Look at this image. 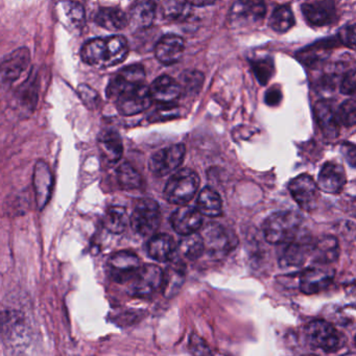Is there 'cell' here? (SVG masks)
I'll return each mask as SVG.
<instances>
[{"mask_svg":"<svg viewBox=\"0 0 356 356\" xmlns=\"http://www.w3.org/2000/svg\"><path fill=\"white\" fill-rule=\"evenodd\" d=\"M128 55V41L122 36L92 39L85 43L81 51V57L85 63L99 68L118 65Z\"/></svg>","mask_w":356,"mask_h":356,"instance_id":"6da1fadb","label":"cell"},{"mask_svg":"<svg viewBox=\"0 0 356 356\" xmlns=\"http://www.w3.org/2000/svg\"><path fill=\"white\" fill-rule=\"evenodd\" d=\"M303 218L291 210L275 212L264 222V234L270 245H284L297 237Z\"/></svg>","mask_w":356,"mask_h":356,"instance_id":"7a4b0ae2","label":"cell"},{"mask_svg":"<svg viewBox=\"0 0 356 356\" xmlns=\"http://www.w3.org/2000/svg\"><path fill=\"white\" fill-rule=\"evenodd\" d=\"M200 177L191 168H182L175 172L166 183L164 197L174 205H186L197 195Z\"/></svg>","mask_w":356,"mask_h":356,"instance_id":"3957f363","label":"cell"},{"mask_svg":"<svg viewBox=\"0 0 356 356\" xmlns=\"http://www.w3.org/2000/svg\"><path fill=\"white\" fill-rule=\"evenodd\" d=\"M307 343L314 349H320L325 353L339 351L345 345V337L332 324L323 320L310 322L305 328Z\"/></svg>","mask_w":356,"mask_h":356,"instance_id":"277c9868","label":"cell"},{"mask_svg":"<svg viewBox=\"0 0 356 356\" xmlns=\"http://www.w3.org/2000/svg\"><path fill=\"white\" fill-rule=\"evenodd\" d=\"M161 218V210L157 202L152 199H141L135 205L130 222L137 234L149 236L159 229Z\"/></svg>","mask_w":356,"mask_h":356,"instance_id":"5b68a950","label":"cell"},{"mask_svg":"<svg viewBox=\"0 0 356 356\" xmlns=\"http://www.w3.org/2000/svg\"><path fill=\"white\" fill-rule=\"evenodd\" d=\"M266 13L264 0H237L230 10V24L236 29L255 28L261 24Z\"/></svg>","mask_w":356,"mask_h":356,"instance_id":"8992f818","label":"cell"},{"mask_svg":"<svg viewBox=\"0 0 356 356\" xmlns=\"http://www.w3.org/2000/svg\"><path fill=\"white\" fill-rule=\"evenodd\" d=\"M163 281V270L156 264H145L137 270L131 279L129 291L138 298L151 297L158 289H161Z\"/></svg>","mask_w":356,"mask_h":356,"instance_id":"52a82bcc","label":"cell"},{"mask_svg":"<svg viewBox=\"0 0 356 356\" xmlns=\"http://www.w3.org/2000/svg\"><path fill=\"white\" fill-rule=\"evenodd\" d=\"M334 276L330 264H312L300 275V291L305 295L321 293L332 283Z\"/></svg>","mask_w":356,"mask_h":356,"instance_id":"ba28073f","label":"cell"},{"mask_svg":"<svg viewBox=\"0 0 356 356\" xmlns=\"http://www.w3.org/2000/svg\"><path fill=\"white\" fill-rule=\"evenodd\" d=\"M201 235L205 250L212 256H225L234 249L237 243L236 237L233 232L216 222L208 224Z\"/></svg>","mask_w":356,"mask_h":356,"instance_id":"9c48e42d","label":"cell"},{"mask_svg":"<svg viewBox=\"0 0 356 356\" xmlns=\"http://www.w3.org/2000/svg\"><path fill=\"white\" fill-rule=\"evenodd\" d=\"M186 149L182 143L170 145L156 152L149 160V170L157 177H164L174 172L184 161Z\"/></svg>","mask_w":356,"mask_h":356,"instance_id":"30bf717a","label":"cell"},{"mask_svg":"<svg viewBox=\"0 0 356 356\" xmlns=\"http://www.w3.org/2000/svg\"><path fill=\"white\" fill-rule=\"evenodd\" d=\"M289 189L296 203L305 211H312L318 206L320 189L309 175L302 174L296 177L289 183Z\"/></svg>","mask_w":356,"mask_h":356,"instance_id":"8fae6325","label":"cell"},{"mask_svg":"<svg viewBox=\"0 0 356 356\" xmlns=\"http://www.w3.org/2000/svg\"><path fill=\"white\" fill-rule=\"evenodd\" d=\"M145 72L139 64L127 66L120 70L110 81L107 87V97L115 101L122 93L145 84Z\"/></svg>","mask_w":356,"mask_h":356,"instance_id":"7c38bea8","label":"cell"},{"mask_svg":"<svg viewBox=\"0 0 356 356\" xmlns=\"http://www.w3.org/2000/svg\"><path fill=\"white\" fill-rule=\"evenodd\" d=\"M140 266L138 256L131 251L118 252L108 261L110 277L118 283L130 282Z\"/></svg>","mask_w":356,"mask_h":356,"instance_id":"4fadbf2b","label":"cell"},{"mask_svg":"<svg viewBox=\"0 0 356 356\" xmlns=\"http://www.w3.org/2000/svg\"><path fill=\"white\" fill-rule=\"evenodd\" d=\"M149 88L145 84L122 93L115 99L118 112L124 116H133L149 109L152 105Z\"/></svg>","mask_w":356,"mask_h":356,"instance_id":"5bb4252c","label":"cell"},{"mask_svg":"<svg viewBox=\"0 0 356 356\" xmlns=\"http://www.w3.org/2000/svg\"><path fill=\"white\" fill-rule=\"evenodd\" d=\"M302 13L312 26H326L335 18V7L332 0H314L303 3Z\"/></svg>","mask_w":356,"mask_h":356,"instance_id":"9a60e30c","label":"cell"},{"mask_svg":"<svg viewBox=\"0 0 356 356\" xmlns=\"http://www.w3.org/2000/svg\"><path fill=\"white\" fill-rule=\"evenodd\" d=\"M347 182V175L341 164L329 161L323 165L318 174V189L326 193H339Z\"/></svg>","mask_w":356,"mask_h":356,"instance_id":"2e32d148","label":"cell"},{"mask_svg":"<svg viewBox=\"0 0 356 356\" xmlns=\"http://www.w3.org/2000/svg\"><path fill=\"white\" fill-rule=\"evenodd\" d=\"M170 222L174 230L184 236L197 232L203 226V218L197 208L182 205L172 214Z\"/></svg>","mask_w":356,"mask_h":356,"instance_id":"e0dca14e","label":"cell"},{"mask_svg":"<svg viewBox=\"0 0 356 356\" xmlns=\"http://www.w3.org/2000/svg\"><path fill=\"white\" fill-rule=\"evenodd\" d=\"M184 49V40L181 37L168 34L158 41L155 47V56L160 63L172 65L181 59Z\"/></svg>","mask_w":356,"mask_h":356,"instance_id":"ac0fdd59","label":"cell"},{"mask_svg":"<svg viewBox=\"0 0 356 356\" xmlns=\"http://www.w3.org/2000/svg\"><path fill=\"white\" fill-rule=\"evenodd\" d=\"M284 245H286V247L283 249L279 257V264L283 268L301 266L312 252V243L307 238L300 241L295 238Z\"/></svg>","mask_w":356,"mask_h":356,"instance_id":"d6986e66","label":"cell"},{"mask_svg":"<svg viewBox=\"0 0 356 356\" xmlns=\"http://www.w3.org/2000/svg\"><path fill=\"white\" fill-rule=\"evenodd\" d=\"M149 90L152 101L170 104L180 97L181 85L170 76H161L152 83Z\"/></svg>","mask_w":356,"mask_h":356,"instance_id":"ffe728a7","label":"cell"},{"mask_svg":"<svg viewBox=\"0 0 356 356\" xmlns=\"http://www.w3.org/2000/svg\"><path fill=\"white\" fill-rule=\"evenodd\" d=\"M159 0H135L130 11V22L134 28L145 30L155 22Z\"/></svg>","mask_w":356,"mask_h":356,"instance_id":"44dd1931","label":"cell"},{"mask_svg":"<svg viewBox=\"0 0 356 356\" xmlns=\"http://www.w3.org/2000/svg\"><path fill=\"white\" fill-rule=\"evenodd\" d=\"M316 122L326 138L335 139L339 136V122L331 103L320 101L314 107Z\"/></svg>","mask_w":356,"mask_h":356,"instance_id":"7402d4cb","label":"cell"},{"mask_svg":"<svg viewBox=\"0 0 356 356\" xmlns=\"http://www.w3.org/2000/svg\"><path fill=\"white\" fill-rule=\"evenodd\" d=\"M310 254H312V261L314 264H333L339 259V241L332 235H325L312 243Z\"/></svg>","mask_w":356,"mask_h":356,"instance_id":"603a6c76","label":"cell"},{"mask_svg":"<svg viewBox=\"0 0 356 356\" xmlns=\"http://www.w3.org/2000/svg\"><path fill=\"white\" fill-rule=\"evenodd\" d=\"M35 195L39 209H42L49 202L53 188V176L49 166L44 162L39 161L34 172Z\"/></svg>","mask_w":356,"mask_h":356,"instance_id":"cb8c5ba5","label":"cell"},{"mask_svg":"<svg viewBox=\"0 0 356 356\" xmlns=\"http://www.w3.org/2000/svg\"><path fill=\"white\" fill-rule=\"evenodd\" d=\"M176 249L174 238L165 233L153 235L147 243V253L156 261L166 262L172 260Z\"/></svg>","mask_w":356,"mask_h":356,"instance_id":"d4e9b609","label":"cell"},{"mask_svg":"<svg viewBox=\"0 0 356 356\" xmlns=\"http://www.w3.org/2000/svg\"><path fill=\"white\" fill-rule=\"evenodd\" d=\"M99 147L102 156L110 163L120 161L124 153L122 138L115 131H105L99 137Z\"/></svg>","mask_w":356,"mask_h":356,"instance_id":"484cf974","label":"cell"},{"mask_svg":"<svg viewBox=\"0 0 356 356\" xmlns=\"http://www.w3.org/2000/svg\"><path fill=\"white\" fill-rule=\"evenodd\" d=\"M30 63V54L28 49H22L14 51L0 66V72L7 80L14 81L26 70Z\"/></svg>","mask_w":356,"mask_h":356,"instance_id":"4316f807","label":"cell"},{"mask_svg":"<svg viewBox=\"0 0 356 356\" xmlns=\"http://www.w3.org/2000/svg\"><path fill=\"white\" fill-rule=\"evenodd\" d=\"M95 20L97 26L111 32L124 30L129 24L126 13L118 8H102Z\"/></svg>","mask_w":356,"mask_h":356,"instance_id":"83f0119b","label":"cell"},{"mask_svg":"<svg viewBox=\"0 0 356 356\" xmlns=\"http://www.w3.org/2000/svg\"><path fill=\"white\" fill-rule=\"evenodd\" d=\"M197 209L203 216L218 218L222 213V201L218 191L210 187H205L199 193L197 200Z\"/></svg>","mask_w":356,"mask_h":356,"instance_id":"f1b7e54d","label":"cell"},{"mask_svg":"<svg viewBox=\"0 0 356 356\" xmlns=\"http://www.w3.org/2000/svg\"><path fill=\"white\" fill-rule=\"evenodd\" d=\"M176 251L185 259L191 260V261L199 259L205 252L203 237L197 232L184 235L179 243Z\"/></svg>","mask_w":356,"mask_h":356,"instance_id":"f546056e","label":"cell"},{"mask_svg":"<svg viewBox=\"0 0 356 356\" xmlns=\"http://www.w3.org/2000/svg\"><path fill=\"white\" fill-rule=\"evenodd\" d=\"M130 222L126 208L122 206H110L104 218V226L109 232L120 234L124 232Z\"/></svg>","mask_w":356,"mask_h":356,"instance_id":"4dcf8cb0","label":"cell"},{"mask_svg":"<svg viewBox=\"0 0 356 356\" xmlns=\"http://www.w3.org/2000/svg\"><path fill=\"white\" fill-rule=\"evenodd\" d=\"M184 268L180 264H175L170 266L165 272H163V281L161 289H163V295L172 298L180 291L183 283H184Z\"/></svg>","mask_w":356,"mask_h":356,"instance_id":"1f68e13d","label":"cell"},{"mask_svg":"<svg viewBox=\"0 0 356 356\" xmlns=\"http://www.w3.org/2000/svg\"><path fill=\"white\" fill-rule=\"evenodd\" d=\"M295 24L293 11L287 6H281L270 16V26L277 33H285Z\"/></svg>","mask_w":356,"mask_h":356,"instance_id":"d6a6232c","label":"cell"},{"mask_svg":"<svg viewBox=\"0 0 356 356\" xmlns=\"http://www.w3.org/2000/svg\"><path fill=\"white\" fill-rule=\"evenodd\" d=\"M162 10L164 17L174 22L186 19L191 14V6L186 0H165Z\"/></svg>","mask_w":356,"mask_h":356,"instance_id":"836d02e7","label":"cell"},{"mask_svg":"<svg viewBox=\"0 0 356 356\" xmlns=\"http://www.w3.org/2000/svg\"><path fill=\"white\" fill-rule=\"evenodd\" d=\"M118 179L120 186L126 191L139 188L143 183V179L139 172L128 162L122 164L118 168Z\"/></svg>","mask_w":356,"mask_h":356,"instance_id":"e575fe53","label":"cell"},{"mask_svg":"<svg viewBox=\"0 0 356 356\" xmlns=\"http://www.w3.org/2000/svg\"><path fill=\"white\" fill-rule=\"evenodd\" d=\"M339 122L346 127H353L356 122V104L354 99H348L337 112Z\"/></svg>","mask_w":356,"mask_h":356,"instance_id":"d590c367","label":"cell"},{"mask_svg":"<svg viewBox=\"0 0 356 356\" xmlns=\"http://www.w3.org/2000/svg\"><path fill=\"white\" fill-rule=\"evenodd\" d=\"M253 70L260 84L266 85L274 72L272 60H261V61L255 62L253 63Z\"/></svg>","mask_w":356,"mask_h":356,"instance_id":"8d00e7d4","label":"cell"},{"mask_svg":"<svg viewBox=\"0 0 356 356\" xmlns=\"http://www.w3.org/2000/svg\"><path fill=\"white\" fill-rule=\"evenodd\" d=\"M339 38L343 44L353 49L355 47V26L354 24L343 26L339 32Z\"/></svg>","mask_w":356,"mask_h":356,"instance_id":"74e56055","label":"cell"},{"mask_svg":"<svg viewBox=\"0 0 356 356\" xmlns=\"http://www.w3.org/2000/svg\"><path fill=\"white\" fill-rule=\"evenodd\" d=\"M79 95H80L81 99L84 102L85 105L87 107L95 108L99 104V97H97V92L93 91L90 87L87 86V85H82L79 88Z\"/></svg>","mask_w":356,"mask_h":356,"instance_id":"f35d334b","label":"cell"},{"mask_svg":"<svg viewBox=\"0 0 356 356\" xmlns=\"http://www.w3.org/2000/svg\"><path fill=\"white\" fill-rule=\"evenodd\" d=\"M65 7L70 19L72 20L76 26H79V24L83 22V19H84V10H83L82 6H81L80 3L70 1V3H66Z\"/></svg>","mask_w":356,"mask_h":356,"instance_id":"ab89813d","label":"cell"},{"mask_svg":"<svg viewBox=\"0 0 356 356\" xmlns=\"http://www.w3.org/2000/svg\"><path fill=\"white\" fill-rule=\"evenodd\" d=\"M341 92L346 95H353L355 93V70H350L343 76L341 81Z\"/></svg>","mask_w":356,"mask_h":356,"instance_id":"60d3db41","label":"cell"},{"mask_svg":"<svg viewBox=\"0 0 356 356\" xmlns=\"http://www.w3.org/2000/svg\"><path fill=\"white\" fill-rule=\"evenodd\" d=\"M189 349L193 354H211L207 343L204 341L203 339L195 334L191 335V341H189Z\"/></svg>","mask_w":356,"mask_h":356,"instance_id":"b9f144b4","label":"cell"},{"mask_svg":"<svg viewBox=\"0 0 356 356\" xmlns=\"http://www.w3.org/2000/svg\"><path fill=\"white\" fill-rule=\"evenodd\" d=\"M203 79V74H202L201 72H189L186 76H184L185 88H186L187 90H191V89L197 90V86H202Z\"/></svg>","mask_w":356,"mask_h":356,"instance_id":"7bdbcfd3","label":"cell"},{"mask_svg":"<svg viewBox=\"0 0 356 356\" xmlns=\"http://www.w3.org/2000/svg\"><path fill=\"white\" fill-rule=\"evenodd\" d=\"M341 152H343L348 163H349L352 168H354L356 163L355 147H354L353 145H350V143H346V145H343V151Z\"/></svg>","mask_w":356,"mask_h":356,"instance_id":"ee69618b","label":"cell"},{"mask_svg":"<svg viewBox=\"0 0 356 356\" xmlns=\"http://www.w3.org/2000/svg\"><path fill=\"white\" fill-rule=\"evenodd\" d=\"M282 99L281 91L278 88H270L266 95V103L270 106H276Z\"/></svg>","mask_w":356,"mask_h":356,"instance_id":"f6af8a7d","label":"cell"},{"mask_svg":"<svg viewBox=\"0 0 356 356\" xmlns=\"http://www.w3.org/2000/svg\"><path fill=\"white\" fill-rule=\"evenodd\" d=\"M191 7H207L213 5L216 0H186Z\"/></svg>","mask_w":356,"mask_h":356,"instance_id":"bcb514c9","label":"cell"}]
</instances>
